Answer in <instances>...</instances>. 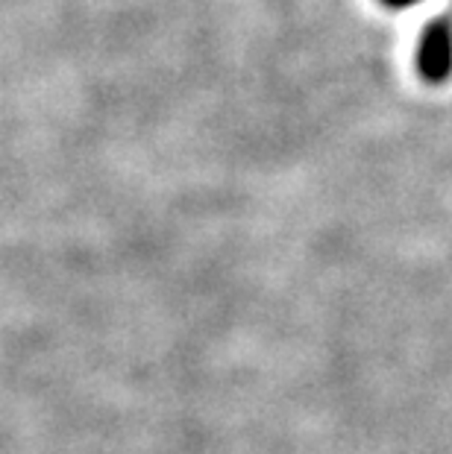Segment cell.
Segmentation results:
<instances>
[{
  "label": "cell",
  "mask_w": 452,
  "mask_h": 454,
  "mask_svg": "<svg viewBox=\"0 0 452 454\" xmlns=\"http://www.w3.org/2000/svg\"><path fill=\"white\" fill-rule=\"evenodd\" d=\"M385 6H391V9H406V6H415L417 0H382Z\"/></svg>",
  "instance_id": "cell-2"
},
{
  "label": "cell",
  "mask_w": 452,
  "mask_h": 454,
  "mask_svg": "<svg viewBox=\"0 0 452 454\" xmlns=\"http://www.w3.org/2000/svg\"><path fill=\"white\" fill-rule=\"evenodd\" d=\"M417 71L426 82L440 85L452 76V21L438 18L420 35Z\"/></svg>",
  "instance_id": "cell-1"
}]
</instances>
